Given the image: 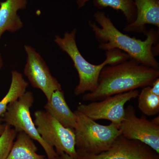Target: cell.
Here are the masks:
<instances>
[{
	"instance_id": "obj_17",
	"label": "cell",
	"mask_w": 159,
	"mask_h": 159,
	"mask_svg": "<svg viewBox=\"0 0 159 159\" xmlns=\"http://www.w3.org/2000/svg\"><path fill=\"white\" fill-rule=\"evenodd\" d=\"M138 97V107L144 115L153 116L159 114V97L152 93L150 86L142 88Z\"/></svg>"
},
{
	"instance_id": "obj_13",
	"label": "cell",
	"mask_w": 159,
	"mask_h": 159,
	"mask_svg": "<svg viewBox=\"0 0 159 159\" xmlns=\"http://www.w3.org/2000/svg\"><path fill=\"white\" fill-rule=\"evenodd\" d=\"M45 111L60 124L66 128L74 129L77 123V116L66 102L61 90L54 91L44 107Z\"/></svg>"
},
{
	"instance_id": "obj_1",
	"label": "cell",
	"mask_w": 159,
	"mask_h": 159,
	"mask_svg": "<svg viewBox=\"0 0 159 159\" xmlns=\"http://www.w3.org/2000/svg\"><path fill=\"white\" fill-rule=\"evenodd\" d=\"M94 17L97 24L89 21V25L99 42V48L106 51L118 49L144 65L159 69L152 48L159 40V30L151 29L145 33L144 41L131 37L117 29L111 20L103 11H97Z\"/></svg>"
},
{
	"instance_id": "obj_22",
	"label": "cell",
	"mask_w": 159,
	"mask_h": 159,
	"mask_svg": "<svg viewBox=\"0 0 159 159\" xmlns=\"http://www.w3.org/2000/svg\"><path fill=\"white\" fill-rule=\"evenodd\" d=\"M3 65V61L2 57V54L0 53V70L2 68Z\"/></svg>"
},
{
	"instance_id": "obj_3",
	"label": "cell",
	"mask_w": 159,
	"mask_h": 159,
	"mask_svg": "<svg viewBox=\"0 0 159 159\" xmlns=\"http://www.w3.org/2000/svg\"><path fill=\"white\" fill-rule=\"evenodd\" d=\"M77 29L70 32H66L63 37L55 36L54 42L61 50L65 52L70 57L77 71L79 83L75 87L74 93L78 96L85 92L91 93L97 88L100 72L107 65H114L123 62L130 58L128 54L118 49L106 52V58L99 65H93L89 62L82 56L77 48L76 37Z\"/></svg>"
},
{
	"instance_id": "obj_14",
	"label": "cell",
	"mask_w": 159,
	"mask_h": 159,
	"mask_svg": "<svg viewBox=\"0 0 159 159\" xmlns=\"http://www.w3.org/2000/svg\"><path fill=\"white\" fill-rule=\"evenodd\" d=\"M35 143L24 132L18 133L7 159H46L45 156L39 154Z\"/></svg>"
},
{
	"instance_id": "obj_23",
	"label": "cell",
	"mask_w": 159,
	"mask_h": 159,
	"mask_svg": "<svg viewBox=\"0 0 159 159\" xmlns=\"http://www.w3.org/2000/svg\"><path fill=\"white\" fill-rule=\"evenodd\" d=\"M46 159H48V158H46Z\"/></svg>"
},
{
	"instance_id": "obj_8",
	"label": "cell",
	"mask_w": 159,
	"mask_h": 159,
	"mask_svg": "<svg viewBox=\"0 0 159 159\" xmlns=\"http://www.w3.org/2000/svg\"><path fill=\"white\" fill-rule=\"evenodd\" d=\"M139 94V91L136 89L87 104L80 103L77 106V110L95 121L105 119L120 125L124 119L125 104L138 97Z\"/></svg>"
},
{
	"instance_id": "obj_2",
	"label": "cell",
	"mask_w": 159,
	"mask_h": 159,
	"mask_svg": "<svg viewBox=\"0 0 159 159\" xmlns=\"http://www.w3.org/2000/svg\"><path fill=\"white\" fill-rule=\"evenodd\" d=\"M159 77V69L144 65L130 58L117 64L105 66L100 72L97 88L84 94L82 99L100 101L116 94L151 86Z\"/></svg>"
},
{
	"instance_id": "obj_20",
	"label": "cell",
	"mask_w": 159,
	"mask_h": 159,
	"mask_svg": "<svg viewBox=\"0 0 159 159\" xmlns=\"http://www.w3.org/2000/svg\"><path fill=\"white\" fill-rule=\"evenodd\" d=\"M6 124L3 121L2 117L0 118V135L3 133L4 130H5V127H6Z\"/></svg>"
},
{
	"instance_id": "obj_12",
	"label": "cell",
	"mask_w": 159,
	"mask_h": 159,
	"mask_svg": "<svg viewBox=\"0 0 159 159\" xmlns=\"http://www.w3.org/2000/svg\"><path fill=\"white\" fill-rule=\"evenodd\" d=\"M27 5L28 0L0 2V39L6 31L14 33L23 28V22L17 11L25 9Z\"/></svg>"
},
{
	"instance_id": "obj_16",
	"label": "cell",
	"mask_w": 159,
	"mask_h": 159,
	"mask_svg": "<svg viewBox=\"0 0 159 159\" xmlns=\"http://www.w3.org/2000/svg\"><path fill=\"white\" fill-rule=\"evenodd\" d=\"M11 80L8 93L0 101V118L2 116L9 104L16 101L26 93L29 83L22 74L16 70L11 71Z\"/></svg>"
},
{
	"instance_id": "obj_18",
	"label": "cell",
	"mask_w": 159,
	"mask_h": 159,
	"mask_svg": "<svg viewBox=\"0 0 159 159\" xmlns=\"http://www.w3.org/2000/svg\"><path fill=\"white\" fill-rule=\"evenodd\" d=\"M17 133L14 128L6 124L5 130L0 135V159H7Z\"/></svg>"
},
{
	"instance_id": "obj_4",
	"label": "cell",
	"mask_w": 159,
	"mask_h": 159,
	"mask_svg": "<svg viewBox=\"0 0 159 159\" xmlns=\"http://www.w3.org/2000/svg\"><path fill=\"white\" fill-rule=\"evenodd\" d=\"M74 112L77 118L74 129L77 154L104 152L121 135L120 125L112 122L108 125H101L77 110Z\"/></svg>"
},
{
	"instance_id": "obj_7",
	"label": "cell",
	"mask_w": 159,
	"mask_h": 159,
	"mask_svg": "<svg viewBox=\"0 0 159 159\" xmlns=\"http://www.w3.org/2000/svg\"><path fill=\"white\" fill-rule=\"evenodd\" d=\"M120 129L123 137L140 141L159 154V116L152 120L144 116L139 118L134 107L129 105L125 109Z\"/></svg>"
},
{
	"instance_id": "obj_21",
	"label": "cell",
	"mask_w": 159,
	"mask_h": 159,
	"mask_svg": "<svg viewBox=\"0 0 159 159\" xmlns=\"http://www.w3.org/2000/svg\"><path fill=\"white\" fill-rule=\"evenodd\" d=\"M57 159H74L72 157L65 153H62L58 155Z\"/></svg>"
},
{
	"instance_id": "obj_6",
	"label": "cell",
	"mask_w": 159,
	"mask_h": 159,
	"mask_svg": "<svg viewBox=\"0 0 159 159\" xmlns=\"http://www.w3.org/2000/svg\"><path fill=\"white\" fill-rule=\"evenodd\" d=\"M34 115V124L43 140L54 148L57 155L65 153L76 159L74 129L65 127L46 111H36Z\"/></svg>"
},
{
	"instance_id": "obj_11",
	"label": "cell",
	"mask_w": 159,
	"mask_h": 159,
	"mask_svg": "<svg viewBox=\"0 0 159 159\" xmlns=\"http://www.w3.org/2000/svg\"><path fill=\"white\" fill-rule=\"evenodd\" d=\"M136 9L134 21L124 27L126 32L144 33L146 25H151L159 28V0H134Z\"/></svg>"
},
{
	"instance_id": "obj_19",
	"label": "cell",
	"mask_w": 159,
	"mask_h": 159,
	"mask_svg": "<svg viewBox=\"0 0 159 159\" xmlns=\"http://www.w3.org/2000/svg\"><path fill=\"white\" fill-rule=\"evenodd\" d=\"M150 90L152 93L159 97V78L154 81L152 85L150 86Z\"/></svg>"
},
{
	"instance_id": "obj_10",
	"label": "cell",
	"mask_w": 159,
	"mask_h": 159,
	"mask_svg": "<svg viewBox=\"0 0 159 159\" xmlns=\"http://www.w3.org/2000/svg\"><path fill=\"white\" fill-rule=\"evenodd\" d=\"M75 159H159V154L140 141L121 135L104 152L98 154H77Z\"/></svg>"
},
{
	"instance_id": "obj_15",
	"label": "cell",
	"mask_w": 159,
	"mask_h": 159,
	"mask_svg": "<svg viewBox=\"0 0 159 159\" xmlns=\"http://www.w3.org/2000/svg\"><path fill=\"white\" fill-rule=\"evenodd\" d=\"M89 0H77L78 8L84 7ZM94 5L99 8L110 7L117 11H121L128 24L133 22L136 18V9L134 0H94Z\"/></svg>"
},
{
	"instance_id": "obj_5",
	"label": "cell",
	"mask_w": 159,
	"mask_h": 159,
	"mask_svg": "<svg viewBox=\"0 0 159 159\" xmlns=\"http://www.w3.org/2000/svg\"><path fill=\"white\" fill-rule=\"evenodd\" d=\"M34 102L33 93L26 92L16 101L9 104L2 118L4 122L14 127L17 133L24 132L31 139L35 140L41 145L45 152L47 158L57 159L58 155L40 136L31 116L30 108Z\"/></svg>"
},
{
	"instance_id": "obj_9",
	"label": "cell",
	"mask_w": 159,
	"mask_h": 159,
	"mask_svg": "<svg viewBox=\"0 0 159 159\" xmlns=\"http://www.w3.org/2000/svg\"><path fill=\"white\" fill-rule=\"evenodd\" d=\"M25 49L27 58L24 74L31 86L40 90L48 101L54 91L61 90V85L52 76L45 61L34 48L25 45Z\"/></svg>"
}]
</instances>
